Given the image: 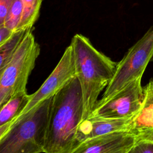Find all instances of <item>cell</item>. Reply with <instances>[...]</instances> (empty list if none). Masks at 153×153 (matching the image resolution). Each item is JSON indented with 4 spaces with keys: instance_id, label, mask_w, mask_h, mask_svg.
Wrapping results in <instances>:
<instances>
[{
    "instance_id": "6da1fadb",
    "label": "cell",
    "mask_w": 153,
    "mask_h": 153,
    "mask_svg": "<svg viewBox=\"0 0 153 153\" xmlns=\"http://www.w3.org/2000/svg\"><path fill=\"white\" fill-rule=\"evenodd\" d=\"M83 103L76 77L52 97L47 128L45 153H72L82 121Z\"/></svg>"
},
{
    "instance_id": "7a4b0ae2",
    "label": "cell",
    "mask_w": 153,
    "mask_h": 153,
    "mask_svg": "<svg viewBox=\"0 0 153 153\" xmlns=\"http://www.w3.org/2000/svg\"><path fill=\"white\" fill-rule=\"evenodd\" d=\"M70 44L82 92V121L93 111L99 94L114 77L117 63L97 50L89 39L81 34H75Z\"/></svg>"
},
{
    "instance_id": "3957f363",
    "label": "cell",
    "mask_w": 153,
    "mask_h": 153,
    "mask_svg": "<svg viewBox=\"0 0 153 153\" xmlns=\"http://www.w3.org/2000/svg\"><path fill=\"white\" fill-rule=\"evenodd\" d=\"M51 100L41 102L10 125L0 137V153H45Z\"/></svg>"
},
{
    "instance_id": "277c9868",
    "label": "cell",
    "mask_w": 153,
    "mask_h": 153,
    "mask_svg": "<svg viewBox=\"0 0 153 153\" xmlns=\"http://www.w3.org/2000/svg\"><path fill=\"white\" fill-rule=\"evenodd\" d=\"M32 29L28 31L10 61L0 69V107L14 94L26 91L29 76L40 54Z\"/></svg>"
},
{
    "instance_id": "5b68a950",
    "label": "cell",
    "mask_w": 153,
    "mask_h": 153,
    "mask_svg": "<svg viewBox=\"0 0 153 153\" xmlns=\"http://www.w3.org/2000/svg\"><path fill=\"white\" fill-rule=\"evenodd\" d=\"M153 62V26L133 46L117 63L114 77L99 101H104L131 81L142 77L146 66Z\"/></svg>"
},
{
    "instance_id": "8992f818",
    "label": "cell",
    "mask_w": 153,
    "mask_h": 153,
    "mask_svg": "<svg viewBox=\"0 0 153 153\" xmlns=\"http://www.w3.org/2000/svg\"><path fill=\"white\" fill-rule=\"evenodd\" d=\"M141 81L142 77L136 78L106 100H98L90 115L114 118L133 117L139 110L144 98Z\"/></svg>"
},
{
    "instance_id": "52a82bcc",
    "label": "cell",
    "mask_w": 153,
    "mask_h": 153,
    "mask_svg": "<svg viewBox=\"0 0 153 153\" xmlns=\"http://www.w3.org/2000/svg\"><path fill=\"white\" fill-rule=\"evenodd\" d=\"M75 77L76 76L74 52L70 44L65 49L60 60L53 72L38 90L30 94L27 104L20 114L12 121L11 124L41 102L52 97Z\"/></svg>"
},
{
    "instance_id": "ba28073f",
    "label": "cell",
    "mask_w": 153,
    "mask_h": 153,
    "mask_svg": "<svg viewBox=\"0 0 153 153\" xmlns=\"http://www.w3.org/2000/svg\"><path fill=\"white\" fill-rule=\"evenodd\" d=\"M136 140L127 130L115 131L81 143L73 153H129Z\"/></svg>"
},
{
    "instance_id": "9c48e42d",
    "label": "cell",
    "mask_w": 153,
    "mask_h": 153,
    "mask_svg": "<svg viewBox=\"0 0 153 153\" xmlns=\"http://www.w3.org/2000/svg\"><path fill=\"white\" fill-rule=\"evenodd\" d=\"M132 117L114 118L90 115L81 121L78 127L75 137L76 146L88 139L104 134L126 130Z\"/></svg>"
},
{
    "instance_id": "30bf717a",
    "label": "cell",
    "mask_w": 153,
    "mask_h": 153,
    "mask_svg": "<svg viewBox=\"0 0 153 153\" xmlns=\"http://www.w3.org/2000/svg\"><path fill=\"white\" fill-rule=\"evenodd\" d=\"M144 98L138 112L131 118L127 131L135 136L153 130V79L143 87Z\"/></svg>"
},
{
    "instance_id": "8fae6325",
    "label": "cell",
    "mask_w": 153,
    "mask_h": 153,
    "mask_svg": "<svg viewBox=\"0 0 153 153\" xmlns=\"http://www.w3.org/2000/svg\"><path fill=\"white\" fill-rule=\"evenodd\" d=\"M30 97L26 91L18 92L13 95L2 106L0 111V126L9 124L20 114Z\"/></svg>"
},
{
    "instance_id": "7c38bea8",
    "label": "cell",
    "mask_w": 153,
    "mask_h": 153,
    "mask_svg": "<svg viewBox=\"0 0 153 153\" xmlns=\"http://www.w3.org/2000/svg\"><path fill=\"white\" fill-rule=\"evenodd\" d=\"M30 30L31 29L16 30L7 41L0 45V69L3 68L13 58L26 35Z\"/></svg>"
},
{
    "instance_id": "4fadbf2b",
    "label": "cell",
    "mask_w": 153,
    "mask_h": 153,
    "mask_svg": "<svg viewBox=\"0 0 153 153\" xmlns=\"http://www.w3.org/2000/svg\"><path fill=\"white\" fill-rule=\"evenodd\" d=\"M23 13L17 30L20 29H32L38 18L42 0H22Z\"/></svg>"
},
{
    "instance_id": "5bb4252c",
    "label": "cell",
    "mask_w": 153,
    "mask_h": 153,
    "mask_svg": "<svg viewBox=\"0 0 153 153\" xmlns=\"http://www.w3.org/2000/svg\"><path fill=\"white\" fill-rule=\"evenodd\" d=\"M22 13L23 4L22 0H14L3 25H5L13 30H17L22 19Z\"/></svg>"
},
{
    "instance_id": "9a60e30c",
    "label": "cell",
    "mask_w": 153,
    "mask_h": 153,
    "mask_svg": "<svg viewBox=\"0 0 153 153\" xmlns=\"http://www.w3.org/2000/svg\"><path fill=\"white\" fill-rule=\"evenodd\" d=\"M129 153H153V141L136 139Z\"/></svg>"
},
{
    "instance_id": "2e32d148",
    "label": "cell",
    "mask_w": 153,
    "mask_h": 153,
    "mask_svg": "<svg viewBox=\"0 0 153 153\" xmlns=\"http://www.w3.org/2000/svg\"><path fill=\"white\" fill-rule=\"evenodd\" d=\"M14 0H0V25H3Z\"/></svg>"
},
{
    "instance_id": "e0dca14e",
    "label": "cell",
    "mask_w": 153,
    "mask_h": 153,
    "mask_svg": "<svg viewBox=\"0 0 153 153\" xmlns=\"http://www.w3.org/2000/svg\"><path fill=\"white\" fill-rule=\"evenodd\" d=\"M14 30L10 29L5 25H0V45L7 41L13 34Z\"/></svg>"
},
{
    "instance_id": "ac0fdd59",
    "label": "cell",
    "mask_w": 153,
    "mask_h": 153,
    "mask_svg": "<svg viewBox=\"0 0 153 153\" xmlns=\"http://www.w3.org/2000/svg\"><path fill=\"white\" fill-rule=\"evenodd\" d=\"M136 139H145L153 141V130L141 133L136 136Z\"/></svg>"
}]
</instances>
